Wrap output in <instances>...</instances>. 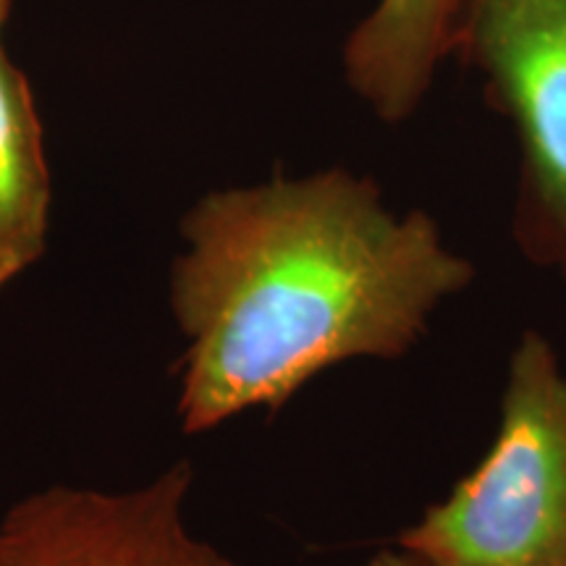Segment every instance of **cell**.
Instances as JSON below:
<instances>
[{"instance_id": "6da1fadb", "label": "cell", "mask_w": 566, "mask_h": 566, "mask_svg": "<svg viewBox=\"0 0 566 566\" xmlns=\"http://www.w3.org/2000/svg\"><path fill=\"white\" fill-rule=\"evenodd\" d=\"M168 302L184 336V433L281 409L352 359H399L475 268L428 212L325 168L212 189L181 218Z\"/></svg>"}, {"instance_id": "7a4b0ae2", "label": "cell", "mask_w": 566, "mask_h": 566, "mask_svg": "<svg viewBox=\"0 0 566 566\" xmlns=\"http://www.w3.org/2000/svg\"><path fill=\"white\" fill-rule=\"evenodd\" d=\"M394 546L436 566H566V375L546 336L509 357L488 454Z\"/></svg>"}, {"instance_id": "3957f363", "label": "cell", "mask_w": 566, "mask_h": 566, "mask_svg": "<svg viewBox=\"0 0 566 566\" xmlns=\"http://www.w3.org/2000/svg\"><path fill=\"white\" fill-rule=\"evenodd\" d=\"M449 59L514 132L516 247L566 281V0H454Z\"/></svg>"}, {"instance_id": "277c9868", "label": "cell", "mask_w": 566, "mask_h": 566, "mask_svg": "<svg viewBox=\"0 0 566 566\" xmlns=\"http://www.w3.org/2000/svg\"><path fill=\"white\" fill-rule=\"evenodd\" d=\"M195 470L176 462L124 491L51 485L0 520V566H244L187 522Z\"/></svg>"}, {"instance_id": "5b68a950", "label": "cell", "mask_w": 566, "mask_h": 566, "mask_svg": "<svg viewBox=\"0 0 566 566\" xmlns=\"http://www.w3.org/2000/svg\"><path fill=\"white\" fill-rule=\"evenodd\" d=\"M454 0H375L344 42V76L384 124H405L422 108L449 59Z\"/></svg>"}, {"instance_id": "8992f818", "label": "cell", "mask_w": 566, "mask_h": 566, "mask_svg": "<svg viewBox=\"0 0 566 566\" xmlns=\"http://www.w3.org/2000/svg\"><path fill=\"white\" fill-rule=\"evenodd\" d=\"M51 166L30 82L0 42V292L45 254Z\"/></svg>"}, {"instance_id": "52a82bcc", "label": "cell", "mask_w": 566, "mask_h": 566, "mask_svg": "<svg viewBox=\"0 0 566 566\" xmlns=\"http://www.w3.org/2000/svg\"><path fill=\"white\" fill-rule=\"evenodd\" d=\"M365 566H436V564L424 562L422 556L412 554V551H405L399 546H388V548L375 551V554L365 562Z\"/></svg>"}, {"instance_id": "ba28073f", "label": "cell", "mask_w": 566, "mask_h": 566, "mask_svg": "<svg viewBox=\"0 0 566 566\" xmlns=\"http://www.w3.org/2000/svg\"><path fill=\"white\" fill-rule=\"evenodd\" d=\"M9 9H11V0H0V30H3L6 17H9Z\"/></svg>"}]
</instances>
